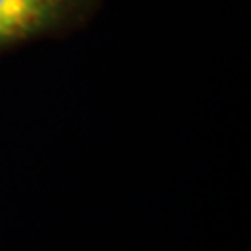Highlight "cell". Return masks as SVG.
<instances>
[{"label":"cell","instance_id":"6da1fadb","mask_svg":"<svg viewBox=\"0 0 251 251\" xmlns=\"http://www.w3.org/2000/svg\"><path fill=\"white\" fill-rule=\"evenodd\" d=\"M104 0H0V58L21 47L88 26Z\"/></svg>","mask_w":251,"mask_h":251}]
</instances>
